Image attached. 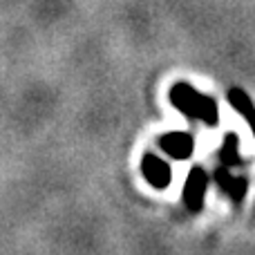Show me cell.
<instances>
[{"label": "cell", "mask_w": 255, "mask_h": 255, "mask_svg": "<svg viewBox=\"0 0 255 255\" xmlns=\"http://www.w3.org/2000/svg\"><path fill=\"white\" fill-rule=\"evenodd\" d=\"M208 177L204 168H193L184 186V202L193 213H199L204 208V195H206Z\"/></svg>", "instance_id": "obj_2"}, {"label": "cell", "mask_w": 255, "mask_h": 255, "mask_svg": "<svg viewBox=\"0 0 255 255\" xmlns=\"http://www.w3.org/2000/svg\"><path fill=\"white\" fill-rule=\"evenodd\" d=\"M222 159L226 163H240V157H238V136H226V143H224V150H222Z\"/></svg>", "instance_id": "obj_7"}, {"label": "cell", "mask_w": 255, "mask_h": 255, "mask_svg": "<svg viewBox=\"0 0 255 255\" xmlns=\"http://www.w3.org/2000/svg\"><path fill=\"white\" fill-rule=\"evenodd\" d=\"M141 172H143L145 181H148L152 188H168L170 186V179H172V172H170V166H168L163 159L154 157V154H145L141 159Z\"/></svg>", "instance_id": "obj_3"}, {"label": "cell", "mask_w": 255, "mask_h": 255, "mask_svg": "<svg viewBox=\"0 0 255 255\" xmlns=\"http://www.w3.org/2000/svg\"><path fill=\"white\" fill-rule=\"evenodd\" d=\"M229 101L233 103V108L240 112V115L244 117V119L251 124L253 132H255V108L251 106V101L247 99V94H242L240 90H233V92H229Z\"/></svg>", "instance_id": "obj_6"}, {"label": "cell", "mask_w": 255, "mask_h": 255, "mask_svg": "<svg viewBox=\"0 0 255 255\" xmlns=\"http://www.w3.org/2000/svg\"><path fill=\"white\" fill-rule=\"evenodd\" d=\"M215 179H217V184L224 188V193H229L235 202H240V199H242L244 190H247V181H244L242 177H229L224 170H220L215 175Z\"/></svg>", "instance_id": "obj_5"}, {"label": "cell", "mask_w": 255, "mask_h": 255, "mask_svg": "<svg viewBox=\"0 0 255 255\" xmlns=\"http://www.w3.org/2000/svg\"><path fill=\"white\" fill-rule=\"evenodd\" d=\"M157 143L163 152L170 154L172 159H179V161L188 159L195 150V141L188 132H170V134H163Z\"/></svg>", "instance_id": "obj_4"}, {"label": "cell", "mask_w": 255, "mask_h": 255, "mask_svg": "<svg viewBox=\"0 0 255 255\" xmlns=\"http://www.w3.org/2000/svg\"><path fill=\"white\" fill-rule=\"evenodd\" d=\"M170 101L177 110H181L184 115L193 117V119L204 121L206 126H215L217 124V106L213 99L204 97V94L195 92L188 85H175L170 92Z\"/></svg>", "instance_id": "obj_1"}]
</instances>
